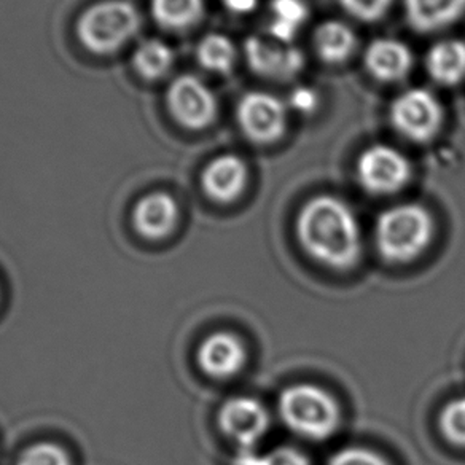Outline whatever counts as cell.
Masks as SVG:
<instances>
[{
    "label": "cell",
    "instance_id": "obj_1",
    "mask_svg": "<svg viewBox=\"0 0 465 465\" xmlns=\"http://www.w3.org/2000/svg\"><path fill=\"white\" fill-rule=\"evenodd\" d=\"M297 238L311 259L335 272H348L362 257V230L352 209L331 194L304 203Z\"/></svg>",
    "mask_w": 465,
    "mask_h": 465
},
{
    "label": "cell",
    "instance_id": "obj_2",
    "mask_svg": "<svg viewBox=\"0 0 465 465\" xmlns=\"http://www.w3.org/2000/svg\"><path fill=\"white\" fill-rule=\"evenodd\" d=\"M433 238V220L426 207L414 203L389 207L375 225V242L382 259L410 263L426 252Z\"/></svg>",
    "mask_w": 465,
    "mask_h": 465
},
{
    "label": "cell",
    "instance_id": "obj_3",
    "mask_svg": "<svg viewBox=\"0 0 465 465\" xmlns=\"http://www.w3.org/2000/svg\"><path fill=\"white\" fill-rule=\"evenodd\" d=\"M278 413L291 432L310 441L330 439L341 420L333 395L308 382L293 384L281 392Z\"/></svg>",
    "mask_w": 465,
    "mask_h": 465
},
{
    "label": "cell",
    "instance_id": "obj_4",
    "mask_svg": "<svg viewBox=\"0 0 465 465\" xmlns=\"http://www.w3.org/2000/svg\"><path fill=\"white\" fill-rule=\"evenodd\" d=\"M141 29V15L126 0H104L86 8L77 21L82 45L94 54L124 48Z\"/></svg>",
    "mask_w": 465,
    "mask_h": 465
},
{
    "label": "cell",
    "instance_id": "obj_5",
    "mask_svg": "<svg viewBox=\"0 0 465 465\" xmlns=\"http://www.w3.org/2000/svg\"><path fill=\"white\" fill-rule=\"evenodd\" d=\"M389 116L401 136L418 143L432 141L443 124L441 104L424 88H411L395 97Z\"/></svg>",
    "mask_w": 465,
    "mask_h": 465
},
{
    "label": "cell",
    "instance_id": "obj_6",
    "mask_svg": "<svg viewBox=\"0 0 465 465\" xmlns=\"http://www.w3.org/2000/svg\"><path fill=\"white\" fill-rule=\"evenodd\" d=\"M413 175L411 163L401 152L384 143H376L362 152L357 162L361 187L376 196L399 193Z\"/></svg>",
    "mask_w": 465,
    "mask_h": 465
},
{
    "label": "cell",
    "instance_id": "obj_7",
    "mask_svg": "<svg viewBox=\"0 0 465 465\" xmlns=\"http://www.w3.org/2000/svg\"><path fill=\"white\" fill-rule=\"evenodd\" d=\"M166 103L171 115L187 130L200 131L213 124L219 104L201 78L185 74L169 84Z\"/></svg>",
    "mask_w": 465,
    "mask_h": 465
},
{
    "label": "cell",
    "instance_id": "obj_8",
    "mask_svg": "<svg viewBox=\"0 0 465 465\" xmlns=\"http://www.w3.org/2000/svg\"><path fill=\"white\" fill-rule=\"evenodd\" d=\"M236 120L251 143L266 145L284 136L287 110L279 97L263 91H251L241 97Z\"/></svg>",
    "mask_w": 465,
    "mask_h": 465
},
{
    "label": "cell",
    "instance_id": "obj_9",
    "mask_svg": "<svg viewBox=\"0 0 465 465\" xmlns=\"http://www.w3.org/2000/svg\"><path fill=\"white\" fill-rule=\"evenodd\" d=\"M217 420L220 430L236 443L238 450H255L272 426V416L265 405L246 395L226 401Z\"/></svg>",
    "mask_w": 465,
    "mask_h": 465
},
{
    "label": "cell",
    "instance_id": "obj_10",
    "mask_svg": "<svg viewBox=\"0 0 465 465\" xmlns=\"http://www.w3.org/2000/svg\"><path fill=\"white\" fill-rule=\"evenodd\" d=\"M196 361L203 373L215 380H228L246 365V346L230 331H215L201 341Z\"/></svg>",
    "mask_w": 465,
    "mask_h": 465
},
{
    "label": "cell",
    "instance_id": "obj_11",
    "mask_svg": "<svg viewBox=\"0 0 465 465\" xmlns=\"http://www.w3.org/2000/svg\"><path fill=\"white\" fill-rule=\"evenodd\" d=\"M246 163L236 155H220L207 164L201 174V187L204 193L220 204L238 200L246 190Z\"/></svg>",
    "mask_w": 465,
    "mask_h": 465
},
{
    "label": "cell",
    "instance_id": "obj_12",
    "mask_svg": "<svg viewBox=\"0 0 465 465\" xmlns=\"http://www.w3.org/2000/svg\"><path fill=\"white\" fill-rule=\"evenodd\" d=\"M179 213V206L171 194H145L134 206L133 226L145 240H164L174 232Z\"/></svg>",
    "mask_w": 465,
    "mask_h": 465
},
{
    "label": "cell",
    "instance_id": "obj_13",
    "mask_svg": "<svg viewBox=\"0 0 465 465\" xmlns=\"http://www.w3.org/2000/svg\"><path fill=\"white\" fill-rule=\"evenodd\" d=\"M363 61L375 80L395 84L407 78L411 72L413 53L401 40L376 39L367 48Z\"/></svg>",
    "mask_w": 465,
    "mask_h": 465
},
{
    "label": "cell",
    "instance_id": "obj_14",
    "mask_svg": "<svg viewBox=\"0 0 465 465\" xmlns=\"http://www.w3.org/2000/svg\"><path fill=\"white\" fill-rule=\"evenodd\" d=\"M247 63L263 77L291 78L303 67V54L295 48H281L278 44L252 37L246 42Z\"/></svg>",
    "mask_w": 465,
    "mask_h": 465
},
{
    "label": "cell",
    "instance_id": "obj_15",
    "mask_svg": "<svg viewBox=\"0 0 465 465\" xmlns=\"http://www.w3.org/2000/svg\"><path fill=\"white\" fill-rule=\"evenodd\" d=\"M408 25L416 33L450 27L465 14V0H403Z\"/></svg>",
    "mask_w": 465,
    "mask_h": 465
},
{
    "label": "cell",
    "instance_id": "obj_16",
    "mask_svg": "<svg viewBox=\"0 0 465 465\" xmlns=\"http://www.w3.org/2000/svg\"><path fill=\"white\" fill-rule=\"evenodd\" d=\"M427 74L441 86H456L465 78V42L441 40L429 50Z\"/></svg>",
    "mask_w": 465,
    "mask_h": 465
},
{
    "label": "cell",
    "instance_id": "obj_17",
    "mask_svg": "<svg viewBox=\"0 0 465 465\" xmlns=\"http://www.w3.org/2000/svg\"><path fill=\"white\" fill-rule=\"evenodd\" d=\"M314 48L325 63L341 64L356 52V34L341 21H325L314 33Z\"/></svg>",
    "mask_w": 465,
    "mask_h": 465
},
{
    "label": "cell",
    "instance_id": "obj_18",
    "mask_svg": "<svg viewBox=\"0 0 465 465\" xmlns=\"http://www.w3.org/2000/svg\"><path fill=\"white\" fill-rule=\"evenodd\" d=\"M150 12L156 25L169 31H185L200 23L204 0H152Z\"/></svg>",
    "mask_w": 465,
    "mask_h": 465
},
{
    "label": "cell",
    "instance_id": "obj_19",
    "mask_svg": "<svg viewBox=\"0 0 465 465\" xmlns=\"http://www.w3.org/2000/svg\"><path fill=\"white\" fill-rule=\"evenodd\" d=\"M174 64V52L163 40H143L133 54V65L145 80L164 77Z\"/></svg>",
    "mask_w": 465,
    "mask_h": 465
},
{
    "label": "cell",
    "instance_id": "obj_20",
    "mask_svg": "<svg viewBox=\"0 0 465 465\" xmlns=\"http://www.w3.org/2000/svg\"><path fill=\"white\" fill-rule=\"evenodd\" d=\"M196 58L206 71L226 75L232 71L238 52L232 40L222 34H209L198 44Z\"/></svg>",
    "mask_w": 465,
    "mask_h": 465
},
{
    "label": "cell",
    "instance_id": "obj_21",
    "mask_svg": "<svg viewBox=\"0 0 465 465\" xmlns=\"http://www.w3.org/2000/svg\"><path fill=\"white\" fill-rule=\"evenodd\" d=\"M272 12L274 21L272 33L274 39L291 44L297 35L298 27L308 18V7L303 0H272Z\"/></svg>",
    "mask_w": 465,
    "mask_h": 465
},
{
    "label": "cell",
    "instance_id": "obj_22",
    "mask_svg": "<svg viewBox=\"0 0 465 465\" xmlns=\"http://www.w3.org/2000/svg\"><path fill=\"white\" fill-rule=\"evenodd\" d=\"M234 465H311L303 451L293 446H279L272 451L257 452L255 450H238Z\"/></svg>",
    "mask_w": 465,
    "mask_h": 465
},
{
    "label": "cell",
    "instance_id": "obj_23",
    "mask_svg": "<svg viewBox=\"0 0 465 465\" xmlns=\"http://www.w3.org/2000/svg\"><path fill=\"white\" fill-rule=\"evenodd\" d=\"M440 432L451 445L465 448V397L448 401L439 416Z\"/></svg>",
    "mask_w": 465,
    "mask_h": 465
},
{
    "label": "cell",
    "instance_id": "obj_24",
    "mask_svg": "<svg viewBox=\"0 0 465 465\" xmlns=\"http://www.w3.org/2000/svg\"><path fill=\"white\" fill-rule=\"evenodd\" d=\"M16 465H72L69 454L52 441H40L23 451Z\"/></svg>",
    "mask_w": 465,
    "mask_h": 465
},
{
    "label": "cell",
    "instance_id": "obj_25",
    "mask_svg": "<svg viewBox=\"0 0 465 465\" xmlns=\"http://www.w3.org/2000/svg\"><path fill=\"white\" fill-rule=\"evenodd\" d=\"M392 0H340L342 10L363 23H375L388 14Z\"/></svg>",
    "mask_w": 465,
    "mask_h": 465
},
{
    "label": "cell",
    "instance_id": "obj_26",
    "mask_svg": "<svg viewBox=\"0 0 465 465\" xmlns=\"http://www.w3.org/2000/svg\"><path fill=\"white\" fill-rule=\"evenodd\" d=\"M327 465H391L381 454L371 451L369 448L348 446L336 451L330 458Z\"/></svg>",
    "mask_w": 465,
    "mask_h": 465
},
{
    "label": "cell",
    "instance_id": "obj_27",
    "mask_svg": "<svg viewBox=\"0 0 465 465\" xmlns=\"http://www.w3.org/2000/svg\"><path fill=\"white\" fill-rule=\"evenodd\" d=\"M292 101H293L295 109L312 110L314 109V104H316V96H314V93H311V91L298 90L293 93Z\"/></svg>",
    "mask_w": 465,
    "mask_h": 465
},
{
    "label": "cell",
    "instance_id": "obj_28",
    "mask_svg": "<svg viewBox=\"0 0 465 465\" xmlns=\"http://www.w3.org/2000/svg\"><path fill=\"white\" fill-rule=\"evenodd\" d=\"M225 4L226 7L232 8V12L244 14V12H251L255 7L257 0H225Z\"/></svg>",
    "mask_w": 465,
    "mask_h": 465
}]
</instances>
